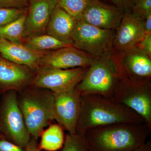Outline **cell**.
<instances>
[{"mask_svg": "<svg viewBox=\"0 0 151 151\" xmlns=\"http://www.w3.org/2000/svg\"><path fill=\"white\" fill-rule=\"evenodd\" d=\"M142 118L113 98L99 94L81 96V109L76 133L84 135L95 127L119 123H144Z\"/></svg>", "mask_w": 151, "mask_h": 151, "instance_id": "6da1fadb", "label": "cell"}, {"mask_svg": "<svg viewBox=\"0 0 151 151\" xmlns=\"http://www.w3.org/2000/svg\"><path fill=\"white\" fill-rule=\"evenodd\" d=\"M151 127L144 123H119L87 130L90 151H133L145 142Z\"/></svg>", "mask_w": 151, "mask_h": 151, "instance_id": "7a4b0ae2", "label": "cell"}, {"mask_svg": "<svg viewBox=\"0 0 151 151\" xmlns=\"http://www.w3.org/2000/svg\"><path fill=\"white\" fill-rule=\"evenodd\" d=\"M17 100L31 137L37 140L44 128L55 120L53 92L29 86L17 92Z\"/></svg>", "mask_w": 151, "mask_h": 151, "instance_id": "3957f363", "label": "cell"}, {"mask_svg": "<svg viewBox=\"0 0 151 151\" xmlns=\"http://www.w3.org/2000/svg\"><path fill=\"white\" fill-rule=\"evenodd\" d=\"M114 37L113 30L77 22L73 32L72 46L94 59H111L114 53Z\"/></svg>", "mask_w": 151, "mask_h": 151, "instance_id": "277c9868", "label": "cell"}, {"mask_svg": "<svg viewBox=\"0 0 151 151\" xmlns=\"http://www.w3.org/2000/svg\"><path fill=\"white\" fill-rule=\"evenodd\" d=\"M113 98L137 113L151 127V80L137 81L120 77Z\"/></svg>", "mask_w": 151, "mask_h": 151, "instance_id": "5b68a950", "label": "cell"}, {"mask_svg": "<svg viewBox=\"0 0 151 151\" xmlns=\"http://www.w3.org/2000/svg\"><path fill=\"white\" fill-rule=\"evenodd\" d=\"M119 76L113 59L94 60L76 86L81 95L95 94L113 98Z\"/></svg>", "mask_w": 151, "mask_h": 151, "instance_id": "8992f818", "label": "cell"}, {"mask_svg": "<svg viewBox=\"0 0 151 151\" xmlns=\"http://www.w3.org/2000/svg\"><path fill=\"white\" fill-rule=\"evenodd\" d=\"M0 133L4 137L25 148L31 137L17 100V92L4 93L0 105Z\"/></svg>", "mask_w": 151, "mask_h": 151, "instance_id": "52a82bcc", "label": "cell"}, {"mask_svg": "<svg viewBox=\"0 0 151 151\" xmlns=\"http://www.w3.org/2000/svg\"><path fill=\"white\" fill-rule=\"evenodd\" d=\"M89 67L68 69L38 68L30 86L48 89L53 93L69 91L76 88L84 78Z\"/></svg>", "mask_w": 151, "mask_h": 151, "instance_id": "ba28073f", "label": "cell"}, {"mask_svg": "<svg viewBox=\"0 0 151 151\" xmlns=\"http://www.w3.org/2000/svg\"><path fill=\"white\" fill-rule=\"evenodd\" d=\"M113 60L119 78L134 81L151 80V57L137 46L120 54L114 55Z\"/></svg>", "mask_w": 151, "mask_h": 151, "instance_id": "9c48e42d", "label": "cell"}, {"mask_svg": "<svg viewBox=\"0 0 151 151\" xmlns=\"http://www.w3.org/2000/svg\"><path fill=\"white\" fill-rule=\"evenodd\" d=\"M55 120L70 134H76L81 109V94L78 89L53 93Z\"/></svg>", "mask_w": 151, "mask_h": 151, "instance_id": "30bf717a", "label": "cell"}, {"mask_svg": "<svg viewBox=\"0 0 151 151\" xmlns=\"http://www.w3.org/2000/svg\"><path fill=\"white\" fill-rule=\"evenodd\" d=\"M113 40L114 55L137 46L146 33L142 19L126 9Z\"/></svg>", "mask_w": 151, "mask_h": 151, "instance_id": "8fae6325", "label": "cell"}, {"mask_svg": "<svg viewBox=\"0 0 151 151\" xmlns=\"http://www.w3.org/2000/svg\"><path fill=\"white\" fill-rule=\"evenodd\" d=\"M94 60L74 47L68 46L49 52L40 60L38 68L68 69L89 67Z\"/></svg>", "mask_w": 151, "mask_h": 151, "instance_id": "7c38bea8", "label": "cell"}, {"mask_svg": "<svg viewBox=\"0 0 151 151\" xmlns=\"http://www.w3.org/2000/svg\"><path fill=\"white\" fill-rule=\"evenodd\" d=\"M35 73L29 67L12 62L0 55V92H18L30 86Z\"/></svg>", "mask_w": 151, "mask_h": 151, "instance_id": "4fadbf2b", "label": "cell"}, {"mask_svg": "<svg viewBox=\"0 0 151 151\" xmlns=\"http://www.w3.org/2000/svg\"><path fill=\"white\" fill-rule=\"evenodd\" d=\"M23 38L25 39L46 34L47 27L57 0H28Z\"/></svg>", "mask_w": 151, "mask_h": 151, "instance_id": "5bb4252c", "label": "cell"}, {"mask_svg": "<svg viewBox=\"0 0 151 151\" xmlns=\"http://www.w3.org/2000/svg\"><path fill=\"white\" fill-rule=\"evenodd\" d=\"M124 13V10L118 7L99 0H91L80 22L103 29L113 30L119 26Z\"/></svg>", "mask_w": 151, "mask_h": 151, "instance_id": "9a60e30c", "label": "cell"}, {"mask_svg": "<svg viewBox=\"0 0 151 151\" xmlns=\"http://www.w3.org/2000/svg\"><path fill=\"white\" fill-rule=\"evenodd\" d=\"M50 51H39L28 48L23 44L0 38V55L17 64L36 70L40 60Z\"/></svg>", "mask_w": 151, "mask_h": 151, "instance_id": "2e32d148", "label": "cell"}, {"mask_svg": "<svg viewBox=\"0 0 151 151\" xmlns=\"http://www.w3.org/2000/svg\"><path fill=\"white\" fill-rule=\"evenodd\" d=\"M77 22L65 11L56 6L50 16L46 34L72 46L73 32Z\"/></svg>", "mask_w": 151, "mask_h": 151, "instance_id": "e0dca14e", "label": "cell"}, {"mask_svg": "<svg viewBox=\"0 0 151 151\" xmlns=\"http://www.w3.org/2000/svg\"><path fill=\"white\" fill-rule=\"evenodd\" d=\"M63 129L59 124H52L42 134L39 145L41 150L56 151L63 147L64 138Z\"/></svg>", "mask_w": 151, "mask_h": 151, "instance_id": "ac0fdd59", "label": "cell"}, {"mask_svg": "<svg viewBox=\"0 0 151 151\" xmlns=\"http://www.w3.org/2000/svg\"><path fill=\"white\" fill-rule=\"evenodd\" d=\"M23 44L30 49L39 51H51L72 46L47 34L25 39Z\"/></svg>", "mask_w": 151, "mask_h": 151, "instance_id": "d6986e66", "label": "cell"}, {"mask_svg": "<svg viewBox=\"0 0 151 151\" xmlns=\"http://www.w3.org/2000/svg\"><path fill=\"white\" fill-rule=\"evenodd\" d=\"M27 13L13 22L0 27V38L23 44V33Z\"/></svg>", "mask_w": 151, "mask_h": 151, "instance_id": "ffe728a7", "label": "cell"}, {"mask_svg": "<svg viewBox=\"0 0 151 151\" xmlns=\"http://www.w3.org/2000/svg\"><path fill=\"white\" fill-rule=\"evenodd\" d=\"M91 0H57V6L65 11L74 19L81 21Z\"/></svg>", "mask_w": 151, "mask_h": 151, "instance_id": "44dd1931", "label": "cell"}, {"mask_svg": "<svg viewBox=\"0 0 151 151\" xmlns=\"http://www.w3.org/2000/svg\"><path fill=\"white\" fill-rule=\"evenodd\" d=\"M61 151H90L84 135L69 133L65 136Z\"/></svg>", "mask_w": 151, "mask_h": 151, "instance_id": "7402d4cb", "label": "cell"}, {"mask_svg": "<svg viewBox=\"0 0 151 151\" xmlns=\"http://www.w3.org/2000/svg\"><path fill=\"white\" fill-rule=\"evenodd\" d=\"M27 8H0V27L17 20L27 12Z\"/></svg>", "mask_w": 151, "mask_h": 151, "instance_id": "603a6c76", "label": "cell"}, {"mask_svg": "<svg viewBox=\"0 0 151 151\" xmlns=\"http://www.w3.org/2000/svg\"><path fill=\"white\" fill-rule=\"evenodd\" d=\"M128 9L143 20L151 14V0H132Z\"/></svg>", "mask_w": 151, "mask_h": 151, "instance_id": "cb8c5ba5", "label": "cell"}, {"mask_svg": "<svg viewBox=\"0 0 151 151\" xmlns=\"http://www.w3.org/2000/svg\"><path fill=\"white\" fill-rule=\"evenodd\" d=\"M28 6V0H0V8L26 9Z\"/></svg>", "mask_w": 151, "mask_h": 151, "instance_id": "d4e9b609", "label": "cell"}, {"mask_svg": "<svg viewBox=\"0 0 151 151\" xmlns=\"http://www.w3.org/2000/svg\"><path fill=\"white\" fill-rule=\"evenodd\" d=\"M0 151H26V148L22 147L2 137L0 138Z\"/></svg>", "mask_w": 151, "mask_h": 151, "instance_id": "484cf974", "label": "cell"}, {"mask_svg": "<svg viewBox=\"0 0 151 151\" xmlns=\"http://www.w3.org/2000/svg\"><path fill=\"white\" fill-rule=\"evenodd\" d=\"M138 46L151 58V33H146Z\"/></svg>", "mask_w": 151, "mask_h": 151, "instance_id": "4316f807", "label": "cell"}, {"mask_svg": "<svg viewBox=\"0 0 151 151\" xmlns=\"http://www.w3.org/2000/svg\"><path fill=\"white\" fill-rule=\"evenodd\" d=\"M37 141L34 138H31L30 140L26 147V151H41L39 145L38 144Z\"/></svg>", "mask_w": 151, "mask_h": 151, "instance_id": "83f0119b", "label": "cell"}, {"mask_svg": "<svg viewBox=\"0 0 151 151\" xmlns=\"http://www.w3.org/2000/svg\"><path fill=\"white\" fill-rule=\"evenodd\" d=\"M117 6L118 7L124 9H129L132 0H110Z\"/></svg>", "mask_w": 151, "mask_h": 151, "instance_id": "f1b7e54d", "label": "cell"}, {"mask_svg": "<svg viewBox=\"0 0 151 151\" xmlns=\"http://www.w3.org/2000/svg\"><path fill=\"white\" fill-rule=\"evenodd\" d=\"M143 22L146 33H151V14L146 17Z\"/></svg>", "mask_w": 151, "mask_h": 151, "instance_id": "f546056e", "label": "cell"}, {"mask_svg": "<svg viewBox=\"0 0 151 151\" xmlns=\"http://www.w3.org/2000/svg\"><path fill=\"white\" fill-rule=\"evenodd\" d=\"M133 151H151V141H146L145 142L139 146Z\"/></svg>", "mask_w": 151, "mask_h": 151, "instance_id": "4dcf8cb0", "label": "cell"}, {"mask_svg": "<svg viewBox=\"0 0 151 151\" xmlns=\"http://www.w3.org/2000/svg\"><path fill=\"white\" fill-rule=\"evenodd\" d=\"M2 137H3V136L1 135V133H0V138H1Z\"/></svg>", "mask_w": 151, "mask_h": 151, "instance_id": "1f68e13d", "label": "cell"}]
</instances>
